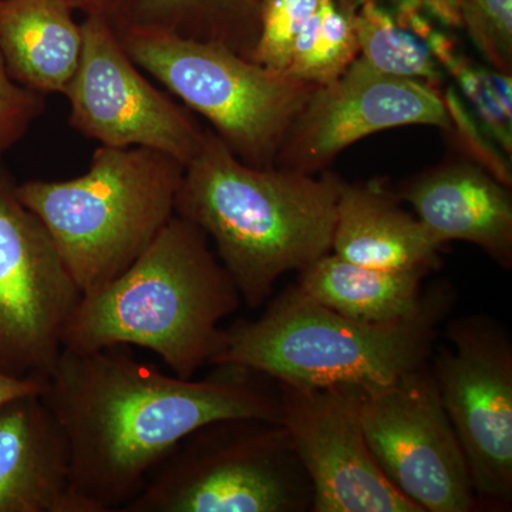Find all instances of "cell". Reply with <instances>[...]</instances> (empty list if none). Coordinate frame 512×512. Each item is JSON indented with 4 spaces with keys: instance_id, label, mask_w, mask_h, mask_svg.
<instances>
[{
    "instance_id": "1",
    "label": "cell",
    "mask_w": 512,
    "mask_h": 512,
    "mask_svg": "<svg viewBox=\"0 0 512 512\" xmlns=\"http://www.w3.org/2000/svg\"><path fill=\"white\" fill-rule=\"evenodd\" d=\"M204 380L167 375L128 346L64 349L42 399L70 453L72 494L82 512L123 511L181 440L212 421H281L278 384L220 365Z\"/></svg>"
},
{
    "instance_id": "2",
    "label": "cell",
    "mask_w": 512,
    "mask_h": 512,
    "mask_svg": "<svg viewBox=\"0 0 512 512\" xmlns=\"http://www.w3.org/2000/svg\"><path fill=\"white\" fill-rule=\"evenodd\" d=\"M339 175L242 163L205 128L185 165L175 215L212 239L221 264L249 308L271 299L278 279L332 252Z\"/></svg>"
},
{
    "instance_id": "3",
    "label": "cell",
    "mask_w": 512,
    "mask_h": 512,
    "mask_svg": "<svg viewBox=\"0 0 512 512\" xmlns=\"http://www.w3.org/2000/svg\"><path fill=\"white\" fill-rule=\"evenodd\" d=\"M242 299L201 228L174 215L150 247L110 282L82 296L63 348L137 346L183 379L210 365L221 322Z\"/></svg>"
},
{
    "instance_id": "4",
    "label": "cell",
    "mask_w": 512,
    "mask_h": 512,
    "mask_svg": "<svg viewBox=\"0 0 512 512\" xmlns=\"http://www.w3.org/2000/svg\"><path fill=\"white\" fill-rule=\"evenodd\" d=\"M453 293L448 284H434L416 315L370 323L340 315L291 285L258 319L222 328L210 366L245 367L274 382L308 387L392 383L430 362Z\"/></svg>"
},
{
    "instance_id": "5",
    "label": "cell",
    "mask_w": 512,
    "mask_h": 512,
    "mask_svg": "<svg viewBox=\"0 0 512 512\" xmlns=\"http://www.w3.org/2000/svg\"><path fill=\"white\" fill-rule=\"evenodd\" d=\"M184 168L151 148L100 146L79 177L25 181L16 192L87 295L126 271L174 217Z\"/></svg>"
},
{
    "instance_id": "6",
    "label": "cell",
    "mask_w": 512,
    "mask_h": 512,
    "mask_svg": "<svg viewBox=\"0 0 512 512\" xmlns=\"http://www.w3.org/2000/svg\"><path fill=\"white\" fill-rule=\"evenodd\" d=\"M117 33L144 73L207 120L222 143L252 167H275L289 127L318 87L217 43L134 26Z\"/></svg>"
},
{
    "instance_id": "7",
    "label": "cell",
    "mask_w": 512,
    "mask_h": 512,
    "mask_svg": "<svg viewBox=\"0 0 512 512\" xmlns=\"http://www.w3.org/2000/svg\"><path fill=\"white\" fill-rule=\"evenodd\" d=\"M312 503L282 421L225 419L181 440L123 512H306Z\"/></svg>"
},
{
    "instance_id": "8",
    "label": "cell",
    "mask_w": 512,
    "mask_h": 512,
    "mask_svg": "<svg viewBox=\"0 0 512 512\" xmlns=\"http://www.w3.org/2000/svg\"><path fill=\"white\" fill-rule=\"evenodd\" d=\"M451 348L430 357L441 402L466 456L478 507L512 504V339L487 315L447 323Z\"/></svg>"
},
{
    "instance_id": "9",
    "label": "cell",
    "mask_w": 512,
    "mask_h": 512,
    "mask_svg": "<svg viewBox=\"0 0 512 512\" xmlns=\"http://www.w3.org/2000/svg\"><path fill=\"white\" fill-rule=\"evenodd\" d=\"M0 157V373L45 383L83 293Z\"/></svg>"
},
{
    "instance_id": "10",
    "label": "cell",
    "mask_w": 512,
    "mask_h": 512,
    "mask_svg": "<svg viewBox=\"0 0 512 512\" xmlns=\"http://www.w3.org/2000/svg\"><path fill=\"white\" fill-rule=\"evenodd\" d=\"M360 419L384 476L423 512L477 510L466 456L430 362L392 383L360 387Z\"/></svg>"
},
{
    "instance_id": "11",
    "label": "cell",
    "mask_w": 512,
    "mask_h": 512,
    "mask_svg": "<svg viewBox=\"0 0 512 512\" xmlns=\"http://www.w3.org/2000/svg\"><path fill=\"white\" fill-rule=\"evenodd\" d=\"M82 28V56L63 94L73 130L100 146L151 148L190 163L207 127L144 76L109 20L89 16Z\"/></svg>"
},
{
    "instance_id": "12",
    "label": "cell",
    "mask_w": 512,
    "mask_h": 512,
    "mask_svg": "<svg viewBox=\"0 0 512 512\" xmlns=\"http://www.w3.org/2000/svg\"><path fill=\"white\" fill-rule=\"evenodd\" d=\"M281 421L313 491L312 512H423L384 476L360 419V387L275 382Z\"/></svg>"
},
{
    "instance_id": "13",
    "label": "cell",
    "mask_w": 512,
    "mask_h": 512,
    "mask_svg": "<svg viewBox=\"0 0 512 512\" xmlns=\"http://www.w3.org/2000/svg\"><path fill=\"white\" fill-rule=\"evenodd\" d=\"M406 126L450 133L446 100L429 84L379 72L359 56L338 79L316 87L289 127L275 167L322 173L357 141Z\"/></svg>"
},
{
    "instance_id": "14",
    "label": "cell",
    "mask_w": 512,
    "mask_h": 512,
    "mask_svg": "<svg viewBox=\"0 0 512 512\" xmlns=\"http://www.w3.org/2000/svg\"><path fill=\"white\" fill-rule=\"evenodd\" d=\"M441 244L464 241L512 268L511 187L484 165L444 161L413 175L394 192Z\"/></svg>"
},
{
    "instance_id": "15",
    "label": "cell",
    "mask_w": 512,
    "mask_h": 512,
    "mask_svg": "<svg viewBox=\"0 0 512 512\" xmlns=\"http://www.w3.org/2000/svg\"><path fill=\"white\" fill-rule=\"evenodd\" d=\"M0 512H82L69 444L42 394L0 406Z\"/></svg>"
},
{
    "instance_id": "16",
    "label": "cell",
    "mask_w": 512,
    "mask_h": 512,
    "mask_svg": "<svg viewBox=\"0 0 512 512\" xmlns=\"http://www.w3.org/2000/svg\"><path fill=\"white\" fill-rule=\"evenodd\" d=\"M380 183H340L332 252L352 264L382 271L439 268V239L404 210Z\"/></svg>"
},
{
    "instance_id": "17",
    "label": "cell",
    "mask_w": 512,
    "mask_h": 512,
    "mask_svg": "<svg viewBox=\"0 0 512 512\" xmlns=\"http://www.w3.org/2000/svg\"><path fill=\"white\" fill-rule=\"evenodd\" d=\"M74 13L69 0H0V55L16 83L63 96L83 49Z\"/></svg>"
},
{
    "instance_id": "18",
    "label": "cell",
    "mask_w": 512,
    "mask_h": 512,
    "mask_svg": "<svg viewBox=\"0 0 512 512\" xmlns=\"http://www.w3.org/2000/svg\"><path fill=\"white\" fill-rule=\"evenodd\" d=\"M426 272L366 268L330 254L299 271L296 285L340 315L370 323L416 315L423 306Z\"/></svg>"
},
{
    "instance_id": "19",
    "label": "cell",
    "mask_w": 512,
    "mask_h": 512,
    "mask_svg": "<svg viewBox=\"0 0 512 512\" xmlns=\"http://www.w3.org/2000/svg\"><path fill=\"white\" fill-rule=\"evenodd\" d=\"M121 26L217 43L252 60L261 13L259 0H133Z\"/></svg>"
},
{
    "instance_id": "20",
    "label": "cell",
    "mask_w": 512,
    "mask_h": 512,
    "mask_svg": "<svg viewBox=\"0 0 512 512\" xmlns=\"http://www.w3.org/2000/svg\"><path fill=\"white\" fill-rule=\"evenodd\" d=\"M357 0H319L318 9L296 40L288 74L323 86L359 57L355 30Z\"/></svg>"
},
{
    "instance_id": "21",
    "label": "cell",
    "mask_w": 512,
    "mask_h": 512,
    "mask_svg": "<svg viewBox=\"0 0 512 512\" xmlns=\"http://www.w3.org/2000/svg\"><path fill=\"white\" fill-rule=\"evenodd\" d=\"M355 30L359 56L379 72L419 80L433 87L439 69L427 47L380 8L376 0H357Z\"/></svg>"
},
{
    "instance_id": "22",
    "label": "cell",
    "mask_w": 512,
    "mask_h": 512,
    "mask_svg": "<svg viewBox=\"0 0 512 512\" xmlns=\"http://www.w3.org/2000/svg\"><path fill=\"white\" fill-rule=\"evenodd\" d=\"M458 23L495 73H512V0H453Z\"/></svg>"
},
{
    "instance_id": "23",
    "label": "cell",
    "mask_w": 512,
    "mask_h": 512,
    "mask_svg": "<svg viewBox=\"0 0 512 512\" xmlns=\"http://www.w3.org/2000/svg\"><path fill=\"white\" fill-rule=\"evenodd\" d=\"M319 0H259L261 32L254 62L288 72L296 40L318 9Z\"/></svg>"
},
{
    "instance_id": "24",
    "label": "cell",
    "mask_w": 512,
    "mask_h": 512,
    "mask_svg": "<svg viewBox=\"0 0 512 512\" xmlns=\"http://www.w3.org/2000/svg\"><path fill=\"white\" fill-rule=\"evenodd\" d=\"M45 110L46 96L16 83L0 55V157L28 134Z\"/></svg>"
},
{
    "instance_id": "25",
    "label": "cell",
    "mask_w": 512,
    "mask_h": 512,
    "mask_svg": "<svg viewBox=\"0 0 512 512\" xmlns=\"http://www.w3.org/2000/svg\"><path fill=\"white\" fill-rule=\"evenodd\" d=\"M69 2L76 12L83 13L84 18L97 16V18L109 20L117 29L126 22L133 0H69Z\"/></svg>"
},
{
    "instance_id": "26",
    "label": "cell",
    "mask_w": 512,
    "mask_h": 512,
    "mask_svg": "<svg viewBox=\"0 0 512 512\" xmlns=\"http://www.w3.org/2000/svg\"><path fill=\"white\" fill-rule=\"evenodd\" d=\"M43 390H45V383L0 373V406L10 399L25 396V394H42Z\"/></svg>"
},
{
    "instance_id": "27",
    "label": "cell",
    "mask_w": 512,
    "mask_h": 512,
    "mask_svg": "<svg viewBox=\"0 0 512 512\" xmlns=\"http://www.w3.org/2000/svg\"><path fill=\"white\" fill-rule=\"evenodd\" d=\"M419 2L423 3L429 12L446 25L460 26L453 0H419Z\"/></svg>"
}]
</instances>
